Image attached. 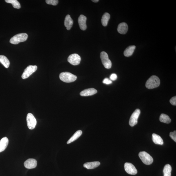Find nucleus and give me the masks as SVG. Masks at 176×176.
Returning a JSON list of instances; mask_svg holds the SVG:
<instances>
[{
  "label": "nucleus",
  "mask_w": 176,
  "mask_h": 176,
  "mask_svg": "<svg viewBox=\"0 0 176 176\" xmlns=\"http://www.w3.org/2000/svg\"><path fill=\"white\" fill-rule=\"evenodd\" d=\"M73 21L70 15L66 16L64 21V25L68 30H70L73 26Z\"/></svg>",
  "instance_id": "14"
},
{
  "label": "nucleus",
  "mask_w": 176,
  "mask_h": 176,
  "mask_svg": "<svg viewBox=\"0 0 176 176\" xmlns=\"http://www.w3.org/2000/svg\"><path fill=\"white\" fill-rule=\"evenodd\" d=\"M110 18V14L108 13H105L102 16L101 20L102 25L104 26H106Z\"/></svg>",
  "instance_id": "21"
},
{
  "label": "nucleus",
  "mask_w": 176,
  "mask_h": 176,
  "mask_svg": "<svg viewBox=\"0 0 176 176\" xmlns=\"http://www.w3.org/2000/svg\"><path fill=\"white\" fill-rule=\"evenodd\" d=\"M136 48V46L134 45H131L129 46L125 50L124 54L125 57H129L131 56L134 52Z\"/></svg>",
  "instance_id": "18"
},
{
  "label": "nucleus",
  "mask_w": 176,
  "mask_h": 176,
  "mask_svg": "<svg viewBox=\"0 0 176 176\" xmlns=\"http://www.w3.org/2000/svg\"><path fill=\"white\" fill-rule=\"evenodd\" d=\"M125 170L128 174L131 175H135L137 173V170L132 164L126 162L124 165Z\"/></svg>",
  "instance_id": "10"
},
{
  "label": "nucleus",
  "mask_w": 176,
  "mask_h": 176,
  "mask_svg": "<svg viewBox=\"0 0 176 176\" xmlns=\"http://www.w3.org/2000/svg\"><path fill=\"white\" fill-rule=\"evenodd\" d=\"M81 60L80 56L76 53H73L70 55L68 58V61L70 64L73 65H79Z\"/></svg>",
  "instance_id": "9"
},
{
  "label": "nucleus",
  "mask_w": 176,
  "mask_h": 176,
  "mask_svg": "<svg viewBox=\"0 0 176 176\" xmlns=\"http://www.w3.org/2000/svg\"><path fill=\"white\" fill-rule=\"evenodd\" d=\"M82 134V131L81 130H78L72 136L69 140L67 142V144H70L72 142L76 140Z\"/></svg>",
  "instance_id": "20"
},
{
  "label": "nucleus",
  "mask_w": 176,
  "mask_h": 176,
  "mask_svg": "<svg viewBox=\"0 0 176 176\" xmlns=\"http://www.w3.org/2000/svg\"><path fill=\"white\" fill-rule=\"evenodd\" d=\"M160 84V80L158 77L155 75L151 76L146 81V86L149 89L157 87Z\"/></svg>",
  "instance_id": "1"
},
{
  "label": "nucleus",
  "mask_w": 176,
  "mask_h": 176,
  "mask_svg": "<svg viewBox=\"0 0 176 176\" xmlns=\"http://www.w3.org/2000/svg\"><path fill=\"white\" fill-rule=\"evenodd\" d=\"M141 113V111L138 109H136L130 117L129 121V125L131 127H133L138 123V120Z\"/></svg>",
  "instance_id": "7"
},
{
  "label": "nucleus",
  "mask_w": 176,
  "mask_h": 176,
  "mask_svg": "<svg viewBox=\"0 0 176 176\" xmlns=\"http://www.w3.org/2000/svg\"><path fill=\"white\" fill-rule=\"evenodd\" d=\"M170 136L175 142H176V131H175L172 132H171L170 133Z\"/></svg>",
  "instance_id": "27"
},
{
  "label": "nucleus",
  "mask_w": 176,
  "mask_h": 176,
  "mask_svg": "<svg viewBox=\"0 0 176 176\" xmlns=\"http://www.w3.org/2000/svg\"><path fill=\"white\" fill-rule=\"evenodd\" d=\"M97 92V90L94 88H90L83 90L80 92V95L82 96H89L96 94Z\"/></svg>",
  "instance_id": "13"
},
{
  "label": "nucleus",
  "mask_w": 176,
  "mask_h": 176,
  "mask_svg": "<svg viewBox=\"0 0 176 176\" xmlns=\"http://www.w3.org/2000/svg\"><path fill=\"white\" fill-rule=\"evenodd\" d=\"M172 170V168L171 166L169 164H166L163 170L164 176H171Z\"/></svg>",
  "instance_id": "24"
},
{
  "label": "nucleus",
  "mask_w": 176,
  "mask_h": 176,
  "mask_svg": "<svg viewBox=\"0 0 176 176\" xmlns=\"http://www.w3.org/2000/svg\"><path fill=\"white\" fill-rule=\"evenodd\" d=\"M28 38V34L26 33H20L14 35L12 37L9 42L14 45H17L20 43L26 41Z\"/></svg>",
  "instance_id": "3"
},
{
  "label": "nucleus",
  "mask_w": 176,
  "mask_h": 176,
  "mask_svg": "<svg viewBox=\"0 0 176 176\" xmlns=\"http://www.w3.org/2000/svg\"><path fill=\"white\" fill-rule=\"evenodd\" d=\"M0 62L6 68H8L9 66L10 62L8 59L3 55H0Z\"/></svg>",
  "instance_id": "22"
},
{
  "label": "nucleus",
  "mask_w": 176,
  "mask_h": 176,
  "mask_svg": "<svg viewBox=\"0 0 176 176\" xmlns=\"http://www.w3.org/2000/svg\"><path fill=\"white\" fill-rule=\"evenodd\" d=\"M170 102L173 106H176V97L175 96L172 97L170 100Z\"/></svg>",
  "instance_id": "29"
},
{
  "label": "nucleus",
  "mask_w": 176,
  "mask_h": 176,
  "mask_svg": "<svg viewBox=\"0 0 176 176\" xmlns=\"http://www.w3.org/2000/svg\"><path fill=\"white\" fill-rule=\"evenodd\" d=\"M152 140L153 142L156 145H162L163 144V139L161 137L155 133L152 134Z\"/></svg>",
  "instance_id": "19"
},
{
  "label": "nucleus",
  "mask_w": 176,
  "mask_h": 176,
  "mask_svg": "<svg viewBox=\"0 0 176 176\" xmlns=\"http://www.w3.org/2000/svg\"><path fill=\"white\" fill-rule=\"evenodd\" d=\"M37 69V66L36 65H29L24 70L22 78L24 79L28 78L34 72L36 71Z\"/></svg>",
  "instance_id": "6"
},
{
  "label": "nucleus",
  "mask_w": 176,
  "mask_h": 176,
  "mask_svg": "<svg viewBox=\"0 0 176 176\" xmlns=\"http://www.w3.org/2000/svg\"><path fill=\"white\" fill-rule=\"evenodd\" d=\"M128 26L125 23H122L120 24L117 28V31L121 34H126L128 30Z\"/></svg>",
  "instance_id": "15"
},
{
  "label": "nucleus",
  "mask_w": 176,
  "mask_h": 176,
  "mask_svg": "<svg viewBox=\"0 0 176 176\" xmlns=\"http://www.w3.org/2000/svg\"><path fill=\"white\" fill-rule=\"evenodd\" d=\"M117 75L116 74H115V73H113V74H112L110 76V80L111 81H115L117 79Z\"/></svg>",
  "instance_id": "30"
},
{
  "label": "nucleus",
  "mask_w": 176,
  "mask_h": 176,
  "mask_svg": "<svg viewBox=\"0 0 176 176\" xmlns=\"http://www.w3.org/2000/svg\"><path fill=\"white\" fill-rule=\"evenodd\" d=\"M104 84L107 85H109L112 84V81L108 78H106L103 81Z\"/></svg>",
  "instance_id": "28"
},
{
  "label": "nucleus",
  "mask_w": 176,
  "mask_h": 176,
  "mask_svg": "<svg viewBox=\"0 0 176 176\" xmlns=\"http://www.w3.org/2000/svg\"><path fill=\"white\" fill-rule=\"evenodd\" d=\"M5 1L7 3L12 4L14 8L19 9L21 8L20 4L17 0H6Z\"/></svg>",
  "instance_id": "25"
},
{
  "label": "nucleus",
  "mask_w": 176,
  "mask_h": 176,
  "mask_svg": "<svg viewBox=\"0 0 176 176\" xmlns=\"http://www.w3.org/2000/svg\"><path fill=\"white\" fill-rule=\"evenodd\" d=\"M9 140L7 137L2 138L0 141V152L4 151L8 145Z\"/></svg>",
  "instance_id": "17"
},
{
  "label": "nucleus",
  "mask_w": 176,
  "mask_h": 176,
  "mask_svg": "<svg viewBox=\"0 0 176 176\" xmlns=\"http://www.w3.org/2000/svg\"><path fill=\"white\" fill-rule=\"evenodd\" d=\"M100 57L103 65L107 69H110L111 68L112 63L111 61L109 59L107 53L104 51L101 53Z\"/></svg>",
  "instance_id": "5"
},
{
  "label": "nucleus",
  "mask_w": 176,
  "mask_h": 176,
  "mask_svg": "<svg viewBox=\"0 0 176 176\" xmlns=\"http://www.w3.org/2000/svg\"><path fill=\"white\" fill-rule=\"evenodd\" d=\"M60 78L62 81L69 83L75 81L76 80L77 77L76 76L69 72H65L60 73Z\"/></svg>",
  "instance_id": "2"
},
{
  "label": "nucleus",
  "mask_w": 176,
  "mask_h": 176,
  "mask_svg": "<svg viewBox=\"0 0 176 176\" xmlns=\"http://www.w3.org/2000/svg\"><path fill=\"white\" fill-rule=\"evenodd\" d=\"M27 123L28 128L33 129L35 128L37 124V121L35 117L31 113H28L26 117Z\"/></svg>",
  "instance_id": "8"
},
{
  "label": "nucleus",
  "mask_w": 176,
  "mask_h": 176,
  "mask_svg": "<svg viewBox=\"0 0 176 176\" xmlns=\"http://www.w3.org/2000/svg\"><path fill=\"white\" fill-rule=\"evenodd\" d=\"M87 18L83 15H81L78 19V22L80 28L82 30H85L87 28L86 21Z\"/></svg>",
  "instance_id": "12"
},
{
  "label": "nucleus",
  "mask_w": 176,
  "mask_h": 176,
  "mask_svg": "<svg viewBox=\"0 0 176 176\" xmlns=\"http://www.w3.org/2000/svg\"><path fill=\"white\" fill-rule=\"evenodd\" d=\"M139 156L143 162L145 164L150 165L153 162V158L145 151L141 152L139 153Z\"/></svg>",
  "instance_id": "4"
},
{
  "label": "nucleus",
  "mask_w": 176,
  "mask_h": 176,
  "mask_svg": "<svg viewBox=\"0 0 176 176\" xmlns=\"http://www.w3.org/2000/svg\"><path fill=\"white\" fill-rule=\"evenodd\" d=\"M46 2L48 4L56 6L58 4V0H46Z\"/></svg>",
  "instance_id": "26"
},
{
  "label": "nucleus",
  "mask_w": 176,
  "mask_h": 176,
  "mask_svg": "<svg viewBox=\"0 0 176 176\" xmlns=\"http://www.w3.org/2000/svg\"><path fill=\"white\" fill-rule=\"evenodd\" d=\"M24 167L28 169L35 168L37 166V161L33 158H29L24 163Z\"/></svg>",
  "instance_id": "11"
},
{
  "label": "nucleus",
  "mask_w": 176,
  "mask_h": 176,
  "mask_svg": "<svg viewBox=\"0 0 176 176\" xmlns=\"http://www.w3.org/2000/svg\"><path fill=\"white\" fill-rule=\"evenodd\" d=\"M100 164L101 163L99 161L87 162L84 164V167L88 169H92L98 167Z\"/></svg>",
  "instance_id": "16"
},
{
  "label": "nucleus",
  "mask_w": 176,
  "mask_h": 176,
  "mask_svg": "<svg viewBox=\"0 0 176 176\" xmlns=\"http://www.w3.org/2000/svg\"><path fill=\"white\" fill-rule=\"evenodd\" d=\"M160 120L161 122L166 124L170 123L171 120L168 116L165 114H161L160 117Z\"/></svg>",
  "instance_id": "23"
},
{
  "label": "nucleus",
  "mask_w": 176,
  "mask_h": 176,
  "mask_svg": "<svg viewBox=\"0 0 176 176\" xmlns=\"http://www.w3.org/2000/svg\"><path fill=\"white\" fill-rule=\"evenodd\" d=\"M92 1L93 2H95V3H96V2H98L99 1V0H93V1Z\"/></svg>",
  "instance_id": "31"
}]
</instances>
